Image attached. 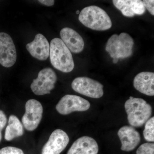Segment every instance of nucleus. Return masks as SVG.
I'll list each match as a JSON object with an SVG mask.
<instances>
[{
    "label": "nucleus",
    "mask_w": 154,
    "mask_h": 154,
    "mask_svg": "<svg viewBox=\"0 0 154 154\" xmlns=\"http://www.w3.org/2000/svg\"><path fill=\"white\" fill-rule=\"evenodd\" d=\"M49 55L51 64L58 70L68 73L74 68L71 52L60 38H56L51 40Z\"/></svg>",
    "instance_id": "nucleus-1"
},
{
    "label": "nucleus",
    "mask_w": 154,
    "mask_h": 154,
    "mask_svg": "<svg viewBox=\"0 0 154 154\" xmlns=\"http://www.w3.org/2000/svg\"><path fill=\"white\" fill-rule=\"evenodd\" d=\"M80 22L87 28L97 31L110 29L112 24L108 14L98 6H88L81 11L79 17Z\"/></svg>",
    "instance_id": "nucleus-2"
},
{
    "label": "nucleus",
    "mask_w": 154,
    "mask_h": 154,
    "mask_svg": "<svg viewBox=\"0 0 154 154\" xmlns=\"http://www.w3.org/2000/svg\"><path fill=\"white\" fill-rule=\"evenodd\" d=\"M128 120L131 126L140 127L149 119L152 107L144 99L130 97L125 104Z\"/></svg>",
    "instance_id": "nucleus-3"
},
{
    "label": "nucleus",
    "mask_w": 154,
    "mask_h": 154,
    "mask_svg": "<svg viewBox=\"0 0 154 154\" xmlns=\"http://www.w3.org/2000/svg\"><path fill=\"white\" fill-rule=\"evenodd\" d=\"M57 76L54 71L50 68L42 69L38 72V77L33 80L30 86L33 93L38 96L50 94L54 89Z\"/></svg>",
    "instance_id": "nucleus-4"
},
{
    "label": "nucleus",
    "mask_w": 154,
    "mask_h": 154,
    "mask_svg": "<svg viewBox=\"0 0 154 154\" xmlns=\"http://www.w3.org/2000/svg\"><path fill=\"white\" fill-rule=\"evenodd\" d=\"M72 87L79 94L90 98L99 99L104 95L103 85L88 77L76 78L72 83Z\"/></svg>",
    "instance_id": "nucleus-5"
},
{
    "label": "nucleus",
    "mask_w": 154,
    "mask_h": 154,
    "mask_svg": "<svg viewBox=\"0 0 154 154\" xmlns=\"http://www.w3.org/2000/svg\"><path fill=\"white\" fill-rule=\"evenodd\" d=\"M43 107L40 102L35 99H30L25 105V113L22 122L27 130L33 131L37 128L42 118Z\"/></svg>",
    "instance_id": "nucleus-6"
},
{
    "label": "nucleus",
    "mask_w": 154,
    "mask_h": 154,
    "mask_svg": "<svg viewBox=\"0 0 154 154\" xmlns=\"http://www.w3.org/2000/svg\"><path fill=\"white\" fill-rule=\"evenodd\" d=\"M88 100L76 95H66L61 98L56 109L62 115H68L75 111H85L90 108Z\"/></svg>",
    "instance_id": "nucleus-7"
},
{
    "label": "nucleus",
    "mask_w": 154,
    "mask_h": 154,
    "mask_svg": "<svg viewBox=\"0 0 154 154\" xmlns=\"http://www.w3.org/2000/svg\"><path fill=\"white\" fill-rule=\"evenodd\" d=\"M17 59L16 47L8 33H0V64L5 67L13 66Z\"/></svg>",
    "instance_id": "nucleus-8"
},
{
    "label": "nucleus",
    "mask_w": 154,
    "mask_h": 154,
    "mask_svg": "<svg viewBox=\"0 0 154 154\" xmlns=\"http://www.w3.org/2000/svg\"><path fill=\"white\" fill-rule=\"evenodd\" d=\"M69 141L68 135L62 130H55L51 134L42 149V154H60Z\"/></svg>",
    "instance_id": "nucleus-9"
},
{
    "label": "nucleus",
    "mask_w": 154,
    "mask_h": 154,
    "mask_svg": "<svg viewBox=\"0 0 154 154\" xmlns=\"http://www.w3.org/2000/svg\"><path fill=\"white\" fill-rule=\"evenodd\" d=\"M118 135L121 141V150L123 151L133 150L140 142V135L133 127H122L119 130Z\"/></svg>",
    "instance_id": "nucleus-10"
},
{
    "label": "nucleus",
    "mask_w": 154,
    "mask_h": 154,
    "mask_svg": "<svg viewBox=\"0 0 154 154\" xmlns=\"http://www.w3.org/2000/svg\"><path fill=\"white\" fill-rule=\"evenodd\" d=\"M26 48L32 56L38 60H46L49 57V42L41 33L36 34L34 40L26 45Z\"/></svg>",
    "instance_id": "nucleus-11"
},
{
    "label": "nucleus",
    "mask_w": 154,
    "mask_h": 154,
    "mask_svg": "<svg viewBox=\"0 0 154 154\" xmlns=\"http://www.w3.org/2000/svg\"><path fill=\"white\" fill-rule=\"evenodd\" d=\"M61 40L71 52L79 53L85 47V42L82 36L71 28H63L60 32Z\"/></svg>",
    "instance_id": "nucleus-12"
},
{
    "label": "nucleus",
    "mask_w": 154,
    "mask_h": 154,
    "mask_svg": "<svg viewBox=\"0 0 154 154\" xmlns=\"http://www.w3.org/2000/svg\"><path fill=\"white\" fill-rule=\"evenodd\" d=\"M113 3L125 17H133L135 15H142L146 12L142 1L139 0H114Z\"/></svg>",
    "instance_id": "nucleus-13"
},
{
    "label": "nucleus",
    "mask_w": 154,
    "mask_h": 154,
    "mask_svg": "<svg viewBox=\"0 0 154 154\" xmlns=\"http://www.w3.org/2000/svg\"><path fill=\"white\" fill-rule=\"evenodd\" d=\"M98 152L96 141L90 137L83 136L75 141L67 154H97Z\"/></svg>",
    "instance_id": "nucleus-14"
},
{
    "label": "nucleus",
    "mask_w": 154,
    "mask_h": 154,
    "mask_svg": "<svg viewBox=\"0 0 154 154\" xmlns=\"http://www.w3.org/2000/svg\"><path fill=\"white\" fill-rule=\"evenodd\" d=\"M154 73L152 72H141L138 74L134 80V88L147 96H154Z\"/></svg>",
    "instance_id": "nucleus-15"
},
{
    "label": "nucleus",
    "mask_w": 154,
    "mask_h": 154,
    "mask_svg": "<svg viewBox=\"0 0 154 154\" xmlns=\"http://www.w3.org/2000/svg\"><path fill=\"white\" fill-rule=\"evenodd\" d=\"M23 134L24 128L21 122L17 116L11 115L9 117L8 125L5 133L6 140L11 141L15 138L22 136Z\"/></svg>",
    "instance_id": "nucleus-16"
},
{
    "label": "nucleus",
    "mask_w": 154,
    "mask_h": 154,
    "mask_svg": "<svg viewBox=\"0 0 154 154\" xmlns=\"http://www.w3.org/2000/svg\"><path fill=\"white\" fill-rule=\"evenodd\" d=\"M143 136L145 139L150 142L154 141V117L150 118L146 122L143 131Z\"/></svg>",
    "instance_id": "nucleus-17"
},
{
    "label": "nucleus",
    "mask_w": 154,
    "mask_h": 154,
    "mask_svg": "<svg viewBox=\"0 0 154 154\" xmlns=\"http://www.w3.org/2000/svg\"><path fill=\"white\" fill-rule=\"evenodd\" d=\"M119 38L125 49L129 51H132L134 42L129 34L126 33H122L119 35Z\"/></svg>",
    "instance_id": "nucleus-18"
},
{
    "label": "nucleus",
    "mask_w": 154,
    "mask_h": 154,
    "mask_svg": "<svg viewBox=\"0 0 154 154\" xmlns=\"http://www.w3.org/2000/svg\"><path fill=\"white\" fill-rule=\"evenodd\" d=\"M136 154H154V144L146 143L141 145L138 148Z\"/></svg>",
    "instance_id": "nucleus-19"
},
{
    "label": "nucleus",
    "mask_w": 154,
    "mask_h": 154,
    "mask_svg": "<svg viewBox=\"0 0 154 154\" xmlns=\"http://www.w3.org/2000/svg\"><path fill=\"white\" fill-rule=\"evenodd\" d=\"M0 154H24L21 149L13 146H7L0 149Z\"/></svg>",
    "instance_id": "nucleus-20"
},
{
    "label": "nucleus",
    "mask_w": 154,
    "mask_h": 154,
    "mask_svg": "<svg viewBox=\"0 0 154 154\" xmlns=\"http://www.w3.org/2000/svg\"><path fill=\"white\" fill-rule=\"evenodd\" d=\"M7 122L6 116L2 110H0V142L2 139V131L5 126Z\"/></svg>",
    "instance_id": "nucleus-21"
},
{
    "label": "nucleus",
    "mask_w": 154,
    "mask_h": 154,
    "mask_svg": "<svg viewBox=\"0 0 154 154\" xmlns=\"http://www.w3.org/2000/svg\"><path fill=\"white\" fill-rule=\"evenodd\" d=\"M144 6L151 14L154 15V1L153 0H144L142 1Z\"/></svg>",
    "instance_id": "nucleus-22"
},
{
    "label": "nucleus",
    "mask_w": 154,
    "mask_h": 154,
    "mask_svg": "<svg viewBox=\"0 0 154 154\" xmlns=\"http://www.w3.org/2000/svg\"><path fill=\"white\" fill-rule=\"evenodd\" d=\"M38 2L44 5L49 7L54 5V1L53 0H39Z\"/></svg>",
    "instance_id": "nucleus-23"
},
{
    "label": "nucleus",
    "mask_w": 154,
    "mask_h": 154,
    "mask_svg": "<svg viewBox=\"0 0 154 154\" xmlns=\"http://www.w3.org/2000/svg\"><path fill=\"white\" fill-rule=\"evenodd\" d=\"M118 59L116 58H114L113 59V63H116L118 62Z\"/></svg>",
    "instance_id": "nucleus-24"
},
{
    "label": "nucleus",
    "mask_w": 154,
    "mask_h": 154,
    "mask_svg": "<svg viewBox=\"0 0 154 154\" xmlns=\"http://www.w3.org/2000/svg\"><path fill=\"white\" fill-rule=\"evenodd\" d=\"M80 13V11H77L76 14H79Z\"/></svg>",
    "instance_id": "nucleus-25"
}]
</instances>
